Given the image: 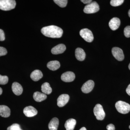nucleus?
<instances>
[{
	"label": "nucleus",
	"instance_id": "nucleus-3",
	"mask_svg": "<svg viewBox=\"0 0 130 130\" xmlns=\"http://www.w3.org/2000/svg\"><path fill=\"white\" fill-rule=\"evenodd\" d=\"M115 107L117 111L120 113L126 114L130 111V105L127 103L119 101L115 104Z\"/></svg>",
	"mask_w": 130,
	"mask_h": 130
},
{
	"label": "nucleus",
	"instance_id": "nucleus-29",
	"mask_svg": "<svg viewBox=\"0 0 130 130\" xmlns=\"http://www.w3.org/2000/svg\"><path fill=\"white\" fill-rule=\"evenodd\" d=\"M5 35L4 31L0 29V41H4L5 40Z\"/></svg>",
	"mask_w": 130,
	"mask_h": 130
},
{
	"label": "nucleus",
	"instance_id": "nucleus-27",
	"mask_svg": "<svg viewBox=\"0 0 130 130\" xmlns=\"http://www.w3.org/2000/svg\"><path fill=\"white\" fill-rule=\"evenodd\" d=\"M124 35L126 37H130V26H128L124 29Z\"/></svg>",
	"mask_w": 130,
	"mask_h": 130
},
{
	"label": "nucleus",
	"instance_id": "nucleus-22",
	"mask_svg": "<svg viewBox=\"0 0 130 130\" xmlns=\"http://www.w3.org/2000/svg\"><path fill=\"white\" fill-rule=\"evenodd\" d=\"M41 90L43 93L45 94H50L52 91V88L50 85L48 83H45L42 85Z\"/></svg>",
	"mask_w": 130,
	"mask_h": 130
},
{
	"label": "nucleus",
	"instance_id": "nucleus-25",
	"mask_svg": "<svg viewBox=\"0 0 130 130\" xmlns=\"http://www.w3.org/2000/svg\"><path fill=\"white\" fill-rule=\"evenodd\" d=\"M7 130H23L21 129L20 125L18 124H13L12 125L7 128Z\"/></svg>",
	"mask_w": 130,
	"mask_h": 130
},
{
	"label": "nucleus",
	"instance_id": "nucleus-10",
	"mask_svg": "<svg viewBox=\"0 0 130 130\" xmlns=\"http://www.w3.org/2000/svg\"><path fill=\"white\" fill-rule=\"evenodd\" d=\"M75 78V74L72 72H67L63 73L61 76V80L67 83L72 82Z\"/></svg>",
	"mask_w": 130,
	"mask_h": 130
},
{
	"label": "nucleus",
	"instance_id": "nucleus-21",
	"mask_svg": "<svg viewBox=\"0 0 130 130\" xmlns=\"http://www.w3.org/2000/svg\"><path fill=\"white\" fill-rule=\"evenodd\" d=\"M59 124V119L56 118H53L49 123V129L50 130H57Z\"/></svg>",
	"mask_w": 130,
	"mask_h": 130
},
{
	"label": "nucleus",
	"instance_id": "nucleus-37",
	"mask_svg": "<svg viewBox=\"0 0 130 130\" xmlns=\"http://www.w3.org/2000/svg\"><path fill=\"white\" fill-rule=\"evenodd\" d=\"M129 128L130 129V125H129Z\"/></svg>",
	"mask_w": 130,
	"mask_h": 130
},
{
	"label": "nucleus",
	"instance_id": "nucleus-13",
	"mask_svg": "<svg viewBox=\"0 0 130 130\" xmlns=\"http://www.w3.org/2000/svg\"><path fill=\"white\" fill-rule=\"evenodd\" d=\"M120 24V20L117 18H114L109 21V26L111 29L112 30H117Z\"/></svg>",
	"mask_w": 130,
	"mask_h": 130
},
{
	"label": "nucleus",
	"instance_id": "nucleus-26",
	"mask_svg": "<svg viewBox=\"0 0 130 130\" xmlns=\"http://www.w3.org/2000/svg\"><path fill=\"white\" fill-rule=\"evenodd\" d=\"M8 78L7 76L0 75V84L5 85L7 83Z\"/></svg>",
	"mask_w": 130,
	"mask_h": 130
},
{
	"label": "nucleus",
	"instance_id": "nucleus-19",
	"mask_svg": "<svg viewBox=\"0 0 130 130\" xmlns=\"http://www.w3.org/2000/svg\"><path fill=\"white\" fill-rule=\"evenodd\" d=\"M60 63L57 60L51 61L47 64L48 68L53 71L58 70L60 67Z\"/></svg>",
	"mask_w": 130,
	"mask_h": 130
},
{
	"label": "nucleus",
	"instance_id": "nucleus-17",
	"mask_svg": "<svg viewBox=\"0 0 130 130\" xmlns=\"http://www.w3.org/2000/svg\"><path fill=\"white\" fill-rule=\"evenodd\" d=\"M33 98L36 101L41 102L44 101L47 98V95L43 93L37 91L34 93Z\"/></svg>",
	"mask_w": 130,
	"mask_h": 130
},
{
	"label": "nucleus",
	"instance_id": "nucleus-20",
	"mask_svg": "<svg viewBox=\"0 0 130 130\" xmlns=\"http://www.w3.org/2000/svg\"><path fill=\"white\" fill-rule=\"evenodd\" d=\"M43 74L41 71L36 70L33 71L30 75V77L33 81H37L42 77Z\"/></svg>",
	"mask_w": 130,
	"mask_h": 130
},
{
	"label": "nucleus",
	"instance_id": "nucleus-31",
	"mask_svg": "<svg viewBox=\"0 0 130 130\" xmlns=\"http://www.w3.org/2000/svg\"><path fill=\"white\" fill-rule=\"evenodd\" d=\"M81 2L83 3L84 4L88 5L91 3L92 2V1L91 0H81Z\"/></svg>",
	"mask_w": 130,
	"mask_h": 130
},
{
	"label": "nucleus",
	"instance_id": "nucleus-11",
	"mask_svg": "<svg viewBox=\"0 0 130 130\" xmlns=\"http://www.w3.org/2000/svg\"><path fill=\"white\" fill-rule=\"evenodd\" d=\"M24 113L26 117H32L36 116L38 113L37 110L31 106L26 107L23 110Z\"/></svg>",
	"mask_w": 130,
	"mask_h": 130
},
{
	"label": "nucleus",
	"instance_id": "nucleus-14",
	"mask_svg": "<svg viewBox=\"0 0 130 130\" xmlns=\"http://www.w3.org/2000/svg\"><path fill=\"white\" fill-rule=\"evenodd\" d=\"M12 90L13 93L17 95H20L22 94L23 88L20 84L17 82L13 83L12 86Z\"/></svg>",
	"mask_w": 130,
	"mask_h": 130
},
{
	"label": "nucleus",
	"instance_id": "nucleus-28",
	"mask_svg": "<svg viewBox=\"0 0 130 130\" xmlns=\"http://www.w3.org/2000/svg\"><path fill=\"white\" fill-rule=\"evenodd\" d=\"M7 53L6 49L3 47H0V56L6 55Z\"/></svg>",
	"mask_w": 130,
	"mask_h": 130
},
{
	"label": "nucleus",
	"instance_id": "nucleus-35",
	"mask_svg": "<svg viewBox=\"0 0 130 130\" xmlns=\"http://www.w3.org/2000/svg\"><path fill=\"white\" fill-rule=\"evenodd\" d=\"M128 15H129V17L130 18V9L128 12Z\"/></svg>",
	"mask_w": 130,
	"mask_h": 130
},
{
	"label": "nucleus",
	"instance_id": "nucleus-34",
	"mask_svg": "<svg viewBox=\"0 0 130 130\" xmlns=\"http://www.w3.org/2000/svg\"><path fill=\"white\" fill-rule=\"evenodd\" d=\"M79 130H86V128H85V127H83L81 128Z\"/></svg>",
	"mask_w": 130,
	"mask_h": 130
},
{
	"label": "nucleus",
	"instance_id": "nucleus-30",
	"mask_svg": "<svg viewBox=\"0 0 130 130\" xmlns=\"http://www.w3.org/2000/svg\"><path fill=\"white\" fill-rule=\"evenodd\" d=\"M107 129L108 130H115V127L113 124H111L107 125Z\"/></svg>",
	"mask_w": 130,
	"mask_h": 130
},
{
	"label": "nucleus",
	"instance_id": "nucleus-23",
	"mask_svg": "<svg viewBox=\"0 0 130 130\" xmlns=\"http://www.w3.org/2000/svg\"><path fill=\"white\" fill-rule=\"evenodd\" d=\"M54 1L59 6L62 8L66 7L68 2L67 0H54Z\"/></svg>",
	"mask_w": 130,
	"mask_h": 130
},
{
	"label": "nucleus",
	"instance_id": "nucleus-5",
	"mask_svg": "<svg viewBox=\"0 0 130 130\" xmlns=\"http://www.w3.org/2000/svg\"><path fill=\"white\" fill-rule=\"evenodd\" d=\"M93 111L98 120H102L105 118V112L101 105L99 104L96 105L94 108Z\"/></svg>",
	"mask_w": 130,
	"mask_h": 130
},
{
	"label": "nucleus",
	"instance_id": "nucleus-4",
	"mask_svg": "<svg viewBox=\"0 0 130 130\" xmlns=\"http://www.w3.org/2000/svg\"><path fill=\"white\" fill-rule=\"evenodd\" d=\"M100 10L99 5L96 2H93L85 6L84 12L87 14L95 13Z\"/></svg>",
	"mask_w": 130,
	"mask_h": 130
},
{
	"label": "nucleus",
	"instance_id": "nucleus-36",
	"mask_svg": "<svg viewBox=\"0 0 130 130\" xmlns=\"http://www.w3.org/2000/svg\"><path fill=\"white\" fill-rule=\"evenodd\" d=\"M128 68H129V69L130 70V64H129V66H128Z\"/></svg>",
	"mask_w": 130,
	"mask_h": 130
},
{
	"label": "nucleus",
	"instance_id": "nucleus-24",
	"mask_svg": "<svg viewBox=\"0 0 130 130\" xmlns=\"http://www.w3.org/2000/svg\"><path fill=\"white\" fill-rule=\"evenodd\" d=\"M124 2V0H111L110 2V4L112 6H118L122 5Z\"/></svg>",
	"mask_w": 130,
	"mask_h": 130
},
{
	"label": "nucleus",
	"instance_id": "nucleus-1",
	"mask_svg": "<svg viewBox=\"0 0 130 130\" xmlns=\"http://www.w3.org/2000/svg\"><path fill=\"white\" fill-rule=\"evenodd\" d=\"M42 34L47 37L60 38L63 34V30L60 28L55 25H50L42 28Z\"/></svg>",
	"mask_w": 130,
	"mask_h": 130
},
{
	"label": "nucleus",
	"instance_id": "nucleus-6",
	"mask_svg": "<svg viewBox=\"0 0 130 130\" xmlns=\"http://www.w3.org/2000/svg\"><path fill=\"white\" fill-rule=\"evenodd\" d=\"M80 36L83 38L88 42H91L94 39L93 33L91 31L87 28H85L80 30L79 32Z\"/></svg>",
	"mask_w": 130,
	"mask_h": 130
},
{
	"label": "nucleus",
	"instance_id": "nucleus-7",
	"mask_svg": "<svg viewBox=\"0 0 130 130\" xmlns=\"http://www.w3.org/2000/svg\"><path fill=\"white\" fill-rule=\"evenodd\" d=\"M112 53L114 57L117 60L121 61L124 60V55L121 49L118 47H114L112 48Z\"/></svg>",
	"mask_w": 130,
	"mask_h": 130
},
{
	"label": "nucleus",
	"instance_id": "nucleus-9",
	"mask_svg": "<svg viewBox=\"0 0 130 130\" xmlns=\"http://www.w3.org/2000/svg\"><path fill=\"white\" fill-rule=\"evenodd\" d=\"M70 96L67 94H63L59 96L57 99V105L59 107L64 106L69 101Z\"/></svg>",
	"mask_w": 130,
	"mask_h": 130
},
{
	"label": "nucleus",
	"instance_id": "nucleus-12",
	"mask_svg": "<svg viewBox=\"0 0 130 130\" xmlns=\"http://www.w3.org/2000/svg\"><path fill=\"white\" fill-rule=\"evenodd\" d=\"M66 47L64 44H58L51 49V52L53 54L57 55L62 54L64 52Z\"/></svg>",
	"mask_w": 130,
	"mask_h": 130
},
{
	"label": "nucleus",
	"instance_id": "nucleus-2",
	"mask_svg": "<svg viewBox=\"0 0 130 130\" xmlns=\"http://www.w3.org/2000/svg\"><path fill=\"white\" fill-rule=\"evenodd\" d=\"M16 2L13 0H0V9L9 11L15 8Z\"/></svg>",
	"mask_w": 130,
	"mask_h": 130
},
{
	"label": "nucleus",
	"instance_id": "nucleus-8",
	"mask_svg": "<svg viewBox=\"0 0 130 130\" xmlns=\"http://www.w3.org/2000/svg\"><path fill=\"white\" fill-rule=\"evenodd\" d=\"M94 86V83L91 80L87 81L81 88V90L84 93H88L93 90Z\"/></svg>",
	"mask_w": 130,
	"mask_h": 130
},
{
	"label": "nucleus",
	"instance_id": "nucleus-15",
	"mask_svg": "<svg viewBox=\"0 0 130 130\" xmlns=\"http://www.w3.org/2000/svg\"><path fill=\"white\" fill-rule=\"evenodd\" d=\"M75 56L77 60L82 61L84 60L86 57V54L83 49L77 48L75 50Z\"/></svg>",
	"mask_w": 130,
	"mask_h": 130
},
{
	"label": "nucleus",
	"instance_id": "nucleus-33",
	"mask_svg": "<svg viewBox=\"0 0 130 130\" xmlns=\"http://www.w3.org/2000/svg\"><path fill=\"white\" fill-rule=\"evenodd\" d=\"M2 92L3 90L1 88H0V95L2 94Z\"/></svg>",
	"mask_w": 130,
	"mask_h": 130
},
{
	"label": "nucleus",
	"instance_id": "nucleus-18",
	"mask_svg": "<svg viewBox=\"0 0 130 130\" xmlns=\"http://www.w3.org/2000/svg\"><path fill=\"white\" fill-rule=\"evenodd\" d=\"M76 121L73 119L68 120L65 124V127L66 130H73L75 128Z\"/></svg>",
	"mask_w": 130,
	"mask_h": 130
},
{
	"label": "nucleus",
	"instance_id": "nucleus-32",
	"mask_svg": "<svg viewBox=\"0 0 130 130\" xmlns=\"http://www.w3.org/2000/svg\"><path fill=\"white\" fill-rule=\"evenodd\" d=\"M126 93H127L128 95L130 96V84L128 85V87L126 89Z\"/></svg>",
	"mask_w": 130,
	"mask_h": 130
},
{
	"label": "nucleus",
	"instance_id": "nucleus-16",
	"mask_svg": "<svg viewBox=\"0 0 130 130\" xmlns=\"http://www.w3.org/2000/svg\"><path fill=\"white\" fill-rule=\"evenodd\" d=\"M11 111L9 107L5 105H0V116L4 118L9 117Z\"/></svg>",
	"mask_w": 130,
	"mask_h": 130
}]
</instances>
